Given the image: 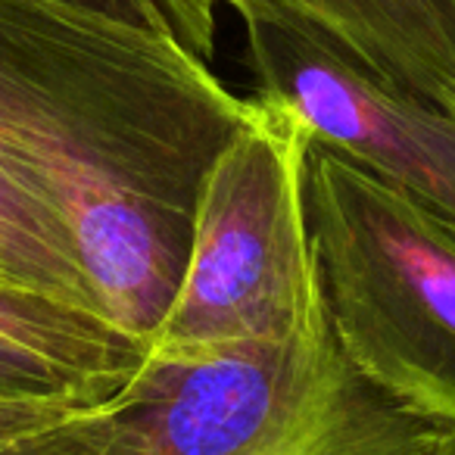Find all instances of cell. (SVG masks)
<instances>
[{"label":"cell","instance_id":"cell-1","mask_svg":"<svg viewBox=\"0 0 455 455\" xmlns=\"http://www.w3.org/2000/svg\"><path fill=\"white\" fill-rule=\"evenodd\" d=\"M253 116L169 28L0 0V156L57 203L100 312L144 343L181 278L203 175Z\"/></svg>","mask_w":455,"mask_h":455},{"label":"cell","instance_id":"cell-2","mask_svg":"<svg viewBox=\"0 0 455 455\" xmlns=\"http://www.w3.org/2000/svg\"><path fill=\"white\" fill-rule=\"evenodd\" d=\"M0 455H455V424L374 384L324 312L284 340L147 353L113 396Z\"/></svg>","mask_w":455,"mask_h":455},{"label":"cell","instance_id":"cell-3","mask_svg":"<svg viewBox=\"0 0 455 455\" xmlns=\"http://www.w3.org/2000/svg\"><path fill=\"white\" fill-rule=\"evenodd\" d=\"M306 212L343 349L399 403L455 424V215L322 144Z\"/></svg>","mask_w":455,"mask_h":455},{"label":"cell","instance_id":"cell-4","mask_svg":"<svg viewBox=\"0 0 455 455\" xmlns=\"http://www.w3.org/2000/svg\"><path fill=\"white\" fill-rule=\"evenodd\" d=\"M253 100V122L200 181L181 278L147 353L284 340L328 312L306 212L312 140L291 113Z\"/></svg>","mask_w":455,"mask_h":455},{"label":"cell","instance_id":"cell-5","mask_svg":"<svg viewBox=\"0 0 455 455\" xmlns=\"http://www.w3.org/2000/svg\"><path fill=\"white\" fill-rule=\"evenodd\" d=\"M243 26L256 97L299 122L312 144L455 215V113L349 60L266 0H225Z\"/></svg>","mask_w":455,"mask_h":455},{"label":"cell","instance_id":"cell-6","mask_svg":"<svg viewBox=\"0 0 455 455\" xmlns=\"http://www.w3.org/2000/svg\"><path fill=\"white\" fill-rule=\"evenodd\" d=\"M144 355L147 343L100 312L0 278V396L88 409L113 396Z\"/></svg>","mask_w":455,"mask_h":455},{"label":"cell","instance_id":"cell-7","mask_svg":"<svg viewBox=\"0 0 455 455\" xmlns=\"http://www.w3.org/2000/svg\"><path fill=\"white\" fill-rule=\"evenodd\" d=\"M396 88L455 113V0H266Z\"/></svg>","mask_w":455,"mask_h":455},{"label":"cell","instance_id":"cell-8","mask_svg":"<svg viewBox=\"0 0 455 455\" xmlns=\"http://www.w3.org/2000/svg\"><path fill=\"white\" fill-rule=\"evenodd\" d=\"M0 278L100 312L84 256L57 203L0 156ZM103 315V312H100Z\"/></svg>","mask_w":455,"mask_h":455},{"label":"cell","instance_id":"cell-9","mask_svg":"<svg viewBox=\"0 0 455 455\" xmlns=\"http://www.w3.org/2000/svg\"><path fill=\"white\" fill-rule=\"evenodd\" d=\"M175 38L200 60L215 57V7L219 0H156Z\"/></svg>","mask_w":455,"mask_h":455},{"label":"cell","instance_id":"cell-10","mask_svg":"<svg viewBox=\"0 0 455 455\" xmlns=\"http://www.w3.org/2000/svg\"><path fill=\"white\" fill-rule=\"evenodd\" d=\"M78 411V405L51 403V399H13L0 396V443H10L16 436L35 434L47 424L63 421L66 415Z\"/></svg>","mask_w":455,"mask_h":455},{"label":"cell","instance_id":"cell-11","mask_svg":"<svg viewBox=\"0 0 455 455\" xmlns=\"http://www.w3.org/2000/svg\"><path fill=\"white\" fill-rule=\"evenodd\" d=\"M63 4H72V7L91 10V13L100 16H113L119 22H132V26L140 28H169V20H165L163 7L156 0H63Z\"/></svg>","mask_w":455,"mask_h":455}]
</instances>
